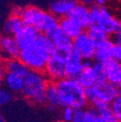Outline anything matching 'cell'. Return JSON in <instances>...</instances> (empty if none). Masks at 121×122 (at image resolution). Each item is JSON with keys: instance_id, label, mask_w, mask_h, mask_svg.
<instances>
[{"instance_id": "cell-1", "label": "cell", "mask_w": 121, "mask_h": 122, "mask_svg": "<svg viewBox=\"0 0 121 122\" xmlns=\"http://www.w3.org/2000/svg\"><path fill=\"white\" fill-rule=\"evenodd\" d=\"M56 47L52 39L45 34H41L33 45L24 50H21L20 59L33 71H45L47 61Z\"/></svg>"}, {"instance_id": "cell-2", "label": "cell", "mask_w": 121, "mask_h": 122, "mask_svg": "<svg viewBox=\"0 0 121 122\" xmlns=\"http://www.w3.org/2000/svg\"><path fill=\"white\" fill-rule=\"evenodd\" d=\"M60 97L61 106L72 107L75 109H83L87 100L85 88L76 78L66 77L56 82Z\"/></svg>"}, {"instance_id": "cell-3", "label": "cell", "mask_w": 121, "mask_h": 122, "mask_svg": "<svg viewBox=\"0 0 121 122\" xmlns=\"http://www.w3.org/2000/svg\"><path fill=\"white\" fill-rule=\"evenodd\" d=\"M47 84V76L44 71L30 70L24 77V86L21 93L33 103L43 104L47 102L46 89Z\"/></svg>"}, {"instance_id": "cell-4", "label": "cell", "mask_w": 121, "mask_h": 122, "mask_svg": "<svg viewBox=\"0 0 121 122\" xmlns=\"http://www.w3.org/2000/svg\"><path fill=\"white\" fill-rule=\"evenodd\" d=\"M119 87L108 81L96 82L94 86L86 88L85 92L88 102L92 103L96 100L111 104L119 93Z\"/></svg>"}, {"instance_id": "cell-5", "label": "cell", "mask_w": 121, "mask_h": 122, "mask_svg": "<svg viewBox=\"0 0 121 122\" xmlns=\"http://www.w3.org/2000/svg\"><path fill=\"white\" fill-rule=\"evenodd\" d=\"M20 17L25 25L33 26L40 32H43L47 24L58 18L51 12L47 13L36 6H27L23 8Z\"/></svg>"}, {"instance_id": "cell-6", "label": "cell", "mask_w": 121, "mask_h": 122, "mask_svg": "<svg viewBox=\"0 0 121 122\" xmlns=\"http://www.w3.org/2000/svg\"><path fill=\"white\" fill-rule=\"evenodd\" d=\"M66 58L67 53L55 49L48 59L45 69V74L51 81L57 82L67 77L66 72Z\"/></svg>"}, {"instance_id": "cell-7", "label": "cell", "mask_w": 121, "mask_h": 122, "mask_svg": "<svg viewBox=\"0 0 121 122\" xmlns=\"http://www.w3.org/2000/svg\"><path fill=\"white\" fill-rule=\"evenodd\" d=\"M74 48L81 53L83 59L92 60L95 58L96 45L87 32H82L74 39Z\"/></svg>"}, {"instance_id": "cell-8", "label": "cell", "mask_w": 121, "mask_h": 122, "mask_svg": "<svg viewBox=\"0 0 121 122\" xmlns=\"http://www.w3.org/2000/svg\"><path fill=\"white\" fill-rule=\"evenodd\" d=\"M83 61L84 59L81 55V53L75 48H72L70 52H68L66 64H65L67 77L77 78L84 69Z\"/></svg>"}, {"instance_id": "cell-9", "label": "cell", "mask_w": 121, "mask_h": 122, "mask_svg": "<svg viewBox=\"0 0 121 122\" xmlns=\"http://www.w3.org/2000/svg\"><path fill=\"white\" fill-rule=\"evenodd\" d=\"M97 25L108 35L121 30V21L114 17L108 9L105 7H101V15L97 21Z\"/></svg>"}, {"instance_id": "cell-10", "label": "cell", "mask_w": 121, "mask_h": 122, "mask_svg": "<svg viewBox=\"0 0 121 122\" xmlns=\"http://www.w3.org/2000/svg\"><path fill=\"white\" fill-rule=\"evenodd\" d=\"M40 34L41 32L36 28L30 26V25H25L14 36H15L20 50H24L33 45L37 41Z\"/></svg>"}, {"instance_id": "cell-11", "label": "cell", "mask_w": 121, "mask_h": 122, "mask_svg": "<svg viewBox=\"0 0 121 122\" xmlns=\"http://www.w3.org/2000/svg\"><path fill=\"white\" fill-rule=\"evenodd\" d=\"M68 16L76 21L83 29H87L91 25L90 8L82 2L77 3L70 12Z\"/></svg>"}, {"instance_id": "cell-12", "label": "cell", "mask_w": 121, "mask_h": 122, "mask_svg": "<svg viewBox=\"0 0 121 122\" xmlns=\"http://www.w3.org/2000/svg\"><path fill=\"white\" fill-rule=\"evenodd\" d=\"M114 47H115V43L109 38L100 42L98 45H96L94 59L96 62H101L104 64L108 63L109 60L114 59Z\"/></svg>"}, {"instance_id": "cell-13", "label": "cell", "mask_w": 121, "mask_h": 122, "mask_svg": "<svg viewBox=\"0 0 121 122\" xmlns=\"http://www.w3.org/2000/svg\"><path fill=\"white\" fill-rule=\"evenodd\" d=\"M1 48L5 59L10 58H20L21 50L15 36L11 35L3 36L1 38Z\"/></svg>"}, {"instance_id": "cell-14", "label": "cell", "mask_w": 121, "mask_h": 122, "mask_svg": "<svg viewBox=\"0 0 121 122\" xmlns=\"http://www.w3.org/2000/svg\"><path fill=\"white\" fill-rule=\"evenodd\" d=\"M76 4V0H53L49 5L50 12L56 17L63 18L70 14Z\"/></svg>"}, {"instance_id": "cell-15", "label": "cell", "mask_w": 121, "mask_h": 122, "mask_svg": "<svg viewBox=\"0 0 121 122\" xmlns=\"http://www.w3.org/2000/svg\"><path fill=\"white\" fill-rule=\"evenodd\" d=\"M4 69L6 71L17 74L22 77H25L30 71V69L20 58L6 59L4 62Z\"/></svg>"}, {"instance_id": "cell-16", "label": "cell", "mask_w": 121, "mask_h": 122, "mask_svg": "<svg viewBox=\"0 0 121 122\" xmlns=\"http://www.w3.org/2000/svg\"><path fill=\"white\" fill-rule=\"evenodd\" d=\"M107 81L119 86L121 82V61L115 59L105 64Z\"/></svg>"}, {"instance_id": "cell-17", "label": "cell", "mask_w": 121, "mask_h": 122, "mask_svg": "<svg viewBox=\"0 0 121 122\" xmlns=\"http://www.w3.org/2000/svg\"><path fill=\"white\" fill-rule=\"evenodd\" d=\"M59 25L63 32L72 39H75L76 36L83 32V28L68 15L59 20Z\"/></svg>"}, {"instance_id": "cell-18", "label": "cell", "mask_w": 121, "mask_h": 122, "mask_svg": "<svg viewBox=\"0 0 121 122\" xmlns=\"http://www.w3.org/2000/svg\"><path fill=\"white\" fill-rule=\"evenodd\" d=\"M2 79L4 80L6 88L10 90L12 92L19 93L22 92L24 86V77L15 73L5 71Z\"/></svg>"}, {"instance_id": "cell-19", "label": "cell", "mask_w": 121, "mask_h": 122, "mask_svg": "<svg viewBox=\"0 0 121 122\" xmlns=\"http://www.w3.org/2000/svg\"><path fill=\"white\" fill-rule=\"evenodd\" d=\"M25 24L20 15H12L4 23L3 30L5 35H14L18 33Z\"/></svg>"}, {"instance_id": "cell-20", "label": "cell", "mask_w": 121, "mask_h": 122, "mask_svg": "<svg viewBox=\"0 0 121 122\" xmlns=\"http://www.w3.org/2000/svg\"><path fill=\"white\" fill-rule=\"evenodd\" d=\"M91 104L95 106L96 109H98L99 115L106 122H119L110 103L96 100Z\"/></svg>"}, {"instance_id": "cell-21", "label": "cell", "mask_w": 121, "mask_h": 122, "mask_svg": "<svg viewBox=\"0 0 121 122\" xmlns=\"http://www.w3.org/2000/svg\"><path fill=\"white\" fill-rule=\"evenodd\" d=\"M76 79L79 81L81 85L85 89L94 86L96 83V75L93 69V66L84 68L83 71Z\"/></svg>"}, {"instance_id": "cell-22", "label": "cell", "mask_w": 121, "mask_h": 122, "mask_svg": "<svg viewBox=\"0 0 121 122\" xmlns=\"http://www.w3.org/2000/svg\"><path fill=\"white\" fill-rule=\"evenodd\" d=\"M86 32L96 45H98L100 42L109 38L108 33L103 29L101 28L97 24H93V25H90L87 28Z\"/></svg>"}, {"instance_id": "cell-23", "label": "cell", "mask_w": 121, "mask_h": 122, "mask_svg": "<svg viewBox=\"0 0 121 122\" xmlns=\"http://www.w3.org/2000/svg\"><path fill=\"white\" fill-rule=\"evenodd\" d=\"M46 97H47V102L49 104H53L56 107L61 106L60 97L56 82H48L46 89Z\"/></svg>"}, {"instance_id": "cell-24", "label": "cell", "mask_w": 121, "mask_h": 122, "mask_svg": "<svg viewBox=\"0 0 121 122\" xmlns=\"http://www.w3.org/2000/svg\"><path fill=\"white\" fill-rule=\"evenodd\" d=\"M53 42L56 47V49L66 53L70 52L72 48H74V39H72L64 33L53 40Z\"/></svg>"}, {"instance_id": "cell-25", "label": "cell", "mask_w": 121, "mask_h": 122, "mask_svg": "<svg viewBox=\"0 0 121 122\" xmlns=\"http://www.w3.org/2000/svg\"><path fill=\"white\" fill-rule=\"evenodd\" d=\"M71 122H95V117L87 111L86 108L78 109L75 110L74 117Z\"/></svg>"}, {"instance_id": "cell-26", "label": "cell", "mask_w": 121, "mask_h": 122, "mask_svg": "<svg viewBox=\"0 0 121 122\" xmlns=\"http://www.w3.org/2000/svg\"><path fill=\"white\" fill-rule=\"evenodd\" d=\"M93 69L96 75V82H102L107 81L106 71H105V64L101 62H96L93 64Z\"/></svg>"}, {"instance_id": "cell-27", "label": "cell", "mask_w": 121, "mask_h": 122, "mask_svg": "<svg viewBox=\"0 0 121 122\" xmlns=\"http://www.w3.org/2000/svg\"><path fill=\"white\" fill-rule=\"evenodd\" d=\"M101 15V6L97 4H92L90 8V20H91V25L97 24Z\"/></svg>"}, {"instance_id": "cell-28", "label": "cell", "mask_w": 121, "mask_h": 122, "mask_svg": "<svg viewBox=\"0 0 121 122\" xmlns=\"http://www.w3.org/2000/svg\"><path fill=\"white\" fill-rule=\"evenodd\" d=\"M111 106L119 122H121V90L119 91V93L117 97L111 103Z\"/></svg>"}, {"instance_id": "cell-29", "label": "cell", "mask_w": 121, "mask_h": 122, "mask_svg": "<svg viewBox=\"0 0 121 122\" xmlns=\"http://www.w3.org/2000/svg\"><path fill=\"white\" fill-rule=\"evenodd\" d=\"M13 100V94L8 88H2L0 90V104L5 105Z\"/></svg>"}, {"instance_id": "cell-30", "label": "cell", "mask_w": 121, "mask_h": 122, "mask_svg": "<svg viewBox=\"0 0 121 122\" xmlns=\"http://www.w3.org/2000/svg\"><path fill=\"white\" fill-rule=\"evenodd\" d=\"M75 110L76 109L72 107H64L63 109V119L64 121L66 122H71L72 119L74 117Z\"/></svg>"}, {"instance_id": "cell-31", "label": "cell", "mask_w": 121, "mask_h": 122, "mask_svg": "<svg viewBox=\"0 0 121 122\" xmlns=\"http://www.w3.org/2000/svg\"><path fill=\"white\" fill-rule=\"evenodd\" d=\"M114 59L121 61V43L115 44L114 50Z\"/></svg>"}, {"instance_id": "cell-32", "label": "cell", "mask_w": 121, "mask_h": 122, "mask_svg": "<svg viewBox=\"0 0 121 122\" xmlns=\"http://www.w3.org/2000/svg\"><path fill=\"white\" fill-rule=\"evenodd\" d=\"M110 39H111L115 44L121 43V30L120 31H117V32L114 33V34H112Z\"/></svg>"}, {"instance_id": "cell-33", "label": "cell", "mask_w": 121, "mask_h": 122, "mask_svg": "<svg viewBox=\"0 0 121 122\" xmlns=\"http://www.w3.org/2000/svg\"><path fill=\"white\" fill-rule=\"evenodd\" d=\"M21 11H22V9L20 8V7H18V6H16V7H15L13 10H12V15H20V16Z\"/></svg>"}, {"instance_id": "cell-34", "label": "cell", "mask_w": 121, "mask_h": 122, "mask_svg": "<svg viewBox=\"0 0 121 122\" xmlns=\"http://www.w3.org/2000/svg\"><path fill=\"white\" fill-rule=\"evenodd\" d=\"M92 65H93V64H92V62H91V60H90V59H84V61H83L84 68L91 67V66H92Z\"/></svg>"}, {"instance_id": "cell-35", "label": "cell", "mask_w": 121, "mask_h": 122, "mask_svg": "<svg viewBox=\"0 0 121 122\" xmlns=\"http://www.w3.org/2000/svg\"><path fill=\"white\" fill-rule=\"evenodd\" d=\"M94 2H95V4H97V5L102 7V6L105 4L106 0H94Z\"/></svg>"}, {"instance_id": "cell-36", "label": "cell", "mask_w": 121, "mask_h": 122, "mask_svg": "<svg viewBox=\"0 0 121 122\" xmlns=\"http://www.w3.org/2000/svg\"><path fill=\"white\" fill-rule=\"evenodd\" d=\"M81 2L86 5H92L93 3H95L94 0H81Z\"/></svg>"}, {"instance_id": "cell-37", "label": "cell", "mask_w": 121, "mask_h": 122, "mask_svg": "<svg viewBox=\"0 0 121 122\" xmlns=\"http://www.w3.org/2000/svg\"><path fill=\"white\" fill-rule=\"evenodd\" d=\"M55 109H56V106H54V105H53V104H48V110H49L50 112H53Z\"/></svg>"}, {"instance_id": "cell-38", "label": "cell", "mask_w": 121, "mask_h": 122, "mask_svg": "<svg viewBox=\"0 0 121 122\" xmlns=\"http://www.w3.org/2000/svg\"><path fill=\"white\" fill-rule=\"evenodd\" d=\"M56 122H66V121H64V120H58V121Z\"/></svg>"}, {"instance_id": "cell-39", "label": "cell", "mask_w": 121, "mask_h": 122, "mask_svg": "<svg viewBox=\"0 0 121 122\" xmlns=\"http://www.w3.org/2000/svg\"><path fill=\"white\" fill-rule=\"evenodd\" d=\"M1 122H4V118H3V116H1Z\"/></svg>"}, {"instance_id": "cell-40", "label": "cell", "mask_w": 121, "mask_h": 122, "mask_svg": "<svg viewBox=\"0 0 121 122\" xmlns=\"http://www.w3.org/2000/svg\"><path fill=\"white\" fill-rule=\"evenodd\" d=\"M119 89L121 90V82H120V84H119Z\"/></svg>"}, {"instance_id": "cell-41", "label": "cell", "mask_w": 121, "mask_h": 122, "mask_svg": "<svg viewBox=\"0 0 121 122\" xmlns=\"http://www.w3.org/2000/svg\"><path fill=\"white\" fill-rule=\"evenodd\" d=\"M105 122H106V121H105Z\"/></svg>"}]
</instances>
